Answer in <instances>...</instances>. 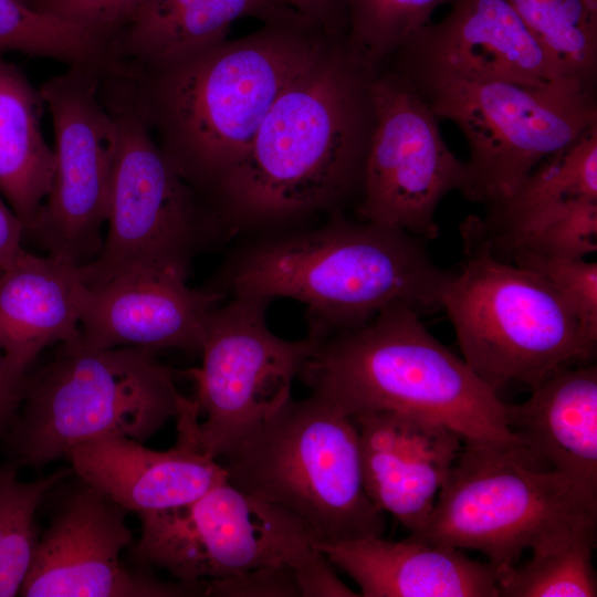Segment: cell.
<instances>
[{
	"label": "cell",
	"mask_w": 597,
	"mask_h": 597,
	"mask_svg": "<svg viewBox=\"0 0 597 597\" xmlns=\"http://www.w3.org/2000/svg\"><path fill=\"white\" fill-rule=\"evenodd\" d=\"M376 72L346 39L286 87L202 200L222 234L277 231L357 201L374 129Z\"/></svg>",
	"instance_id": "obj_1"
},
{
	"label": "cell",
	"mask_w": 597,
	"mask_h": 597,
	"mask_svg": "<svg viewBox=\"0 0 597 597\" xmlns=\"http://www.w3.org/2000/svg\"><path fill=\"white\" fill-rule=\"evenodd\" d=\"M337 41L298 15L167 63L115 72L163 154L203 200L277 97Z\"/></svg>",
	"instance_id": "obj_2"
},
{
	"label": "cell",
	"mask_w": 597,
	"mask_h": 597,
	"mask_svg": "<svg viewBox=\"0 0 597 597\" xmlns=\"http://www.w3.org/2000/svg\"><path fill=\"white\" fill-rule=\"evenodd\" d=\"M448 274L433 262L426 240L336 213L323 226L277 230L247 245L228 263L221 285L211 289L296 300L307 307L308 332L325 339L365 325L396 303L419 313L440 307Z\"/></svg>",
	"instance_id": "obj_3"
},
{
	"label": "cell",
	"mask_w": 597,
	"mask_h": 597,
	"mask_svg": "<svg viewBox=\"0 0 597 597\" xmlns=\"http://www.w3.org/2000/svg\"><path fill=\"white\" fill-rule=\"evenodd\" d=\"M298 376L350 417L395 412L442 425L463 441L520 444L509 428V405L406 303L325 338Z\"/></svg>",
	"instance_id": "obj_4"
},
{
	"label": "cell",
	"mask_w": 597,
	"mask_h": 597,
	"mask_svg": "<svg viewBox=\"0 0 597 597\" xmlns=\"http://www.w3.org/2000/svg\"><path fill=\"white\" fill-rule=\"evenodd\" d=\"M219 462L227 481L281 506L318 541L383 536L363 481L354 419L317 394L290 398Z\"/></svg>",
	"instance_id": "obj_5"
},
{
	"label": "cell",
	"mask_w": 597,
	"mask_h": 597,
	"mask_svg": "<svg viewBox=\"0 0 597 597\" xmlns=\"http://www.w3.org/2000/svg\"><path fill=\"white\" fill-rule=\"evenodd\" d=\"M184 399L175 371L153 350L61 344L50 364L28 376L7 431L10 463L41 469L73 446L109 433L146 440L176 418Z\"/></svg>",
	"instance_id": "obj_6"
},
{
	"label": "cell",
	"mask_w": 597,
	"mask_h": 597,
	"mask_svg": "<svg viewBox=\"0 0 597 597\" xmlns=\"http://www.w3.org/2000/svg\"><path fill=\"white\" fill-rule=\"evenodd\" d=\"M464 260L440 295L463 360L499 392L532 389L557 370L591 359L597 341L562 296L535 273L462 238Z\"/></svg>",
	"instance_id": "obj_7"
},
{
	"label": "cell",
	"mask_w": 597,
	"mask_h": 597,
	"mask_svg": "<svg viewBox=\"0 0 597 597\" xmlns=\"http://www.w3.org/2000/svg\"><path fill=\"white\" fill-rule=\"evenodd\" d=\"M103 104L117 126L107 231L98 255L78 266L90 287L133 271L186 280L196 254L221 232L207 206L158 147L127 80L107 72Z\"/></svg>",
	"instance_id": "obj_8"
},
{
	"label": "cell",
	"mask_w": 597,
	"mask_h": 597,
	"mask_svg": "<svg viewBox=\"0 0 597 597\" xmlns=\"http://www.w3.org/2000/svg\"><path fill=\"white\" fill-rule=\"evenodd\" d=\"M597 516L594 498L516 443L463 441L438 500L410 540L488 556L495 570L557 530Z\"/></svg>",
	"instance_id": "obj_9"
},
{
	"label": "cell",
	"mask_w": 597,
	"mask_h": 597,
	"mask_svg": "<svg viewBox=\"0 0 597 597\" xmlns=\"http://www.w3.org/2000/svg\"><path fill=\"white\" fill-rule=\"evenodd\" d=\"M411 84L437 118L454 123L463 134L470 155L460 192L489 209L597 124L595 86L574 78L537 85L455 80Z\"/></svg>",
	"instance_id": "obj_10"
},
{
	"label": "cell",
	"mask_w": 597,
	"mask_h": 597,
	"mask_svg": "<svg viewBox=\"0 0 597 597\" xmlns=\"http://www.w3.org/2000/svg\"><path fill=\"white\" fill-rule=\"evenodd\" d=\"M270 301L234 295L208 320L196 379L199 407L176 417L179 436L220 460L291 398V387L324 341L310 333L296 341L273 334L265 318Z\"/></svg>",
	"instance_id": "obj_11"
},
{
	"label": "cell",
	"mask_w": 597,
	"mask_h": 597,
	"mask_svg": "<svg viewBox=\"0 0 597 597\" xmlns=\"http://www.w3.org/2000/svg\"><path fill=\"white\" fill-rule=\"evenodd\" d=\"M138 516L136 557L189 586L264 566L294 568L318 541L294 514L227 480L189 504Z\"/></svg>",
	"instance_id": "obj_12"
},
{
	"label": "cell",
	"mask_w": 597,
	"mask_h": 597,
	"mask_svg": "<svg viewBox=\"0 0 597 597\" xmlns=\"http://www.w3.org/2000/svg\"><path fill=\"white\" fill-rule=\"evenodd\" d=\"M105 72L69 66L39 88L53 124L54 175L24 239L76 266L98 255L108 218L118 134L100 95Z\"/></svg>",
	"instance_id": "obj_13"
},
{
	"label": "cell",
	"mask_w": 597,
	"mask_h": 597,
	"mask_svg": "<svg viewBox=\"0 0 597 597\" xmlns=\"http://www.w3.org/2000/svg\"><path fill=\"white\" fill-rule=\"evenodd\" d=\"M371 92L375 122L356 213L362 221L433 240L438 206L461 190L464 163L449 149L438 118L408 78L383 66Z\"/></svg>",
	"instance_id": "obj_14"
},
{
	"label": "cell",
	"mask_w": 597,
	"mask_h": 597,
	"mask_svg": "<svg viewBox=\"0 0 597 597\" xmlns=\"http://www.w3.org/2000/svg\"><path fill=\"white\" fill-rule=\"evenodd\" d=\"M127 511L83 483L39 540L20 588L24 597L206 596V588L129 572L121 553L133 543Z\"/></svg>",
	"instance_id": "obj_15"
},
{
	"label": "cell",
	"mask_w": 597,
	"mask_h": 597,
	"mask_svg": "<svg viewBox=\"0 0 597 597\" xmlns=\"http://www.w3.org/2000/svg\"><path fill=\"white\" fill-rule=\"evenodd\" d=\"M383 66L413 83L537 85L569 78L546 56L507 0H452L443 19L416 31Z\"/></svg>",
	"instance_id": "obj_16"
},
{
	"label": "cell",
	"mask_w": 597,
	"mask_h": 597,
	"mask_svg": "<svg viewBox=\"0 0 597 597\" xmlns=\"http://www.w3.org/2000/svg\"><path fill=\"white\" fill-rule=\"evenodd\" d=\"M224 294L191 289L167 272L139 270L86 287L80 344L92 349L176 348L200 353L212 311Z\"/></svg>",
	"instance_id": "obj_17"
},
{
	"label": "cell",
	"mask_w": 597,
	"mask_h": 597,
	"mask_svg": "<svg viewBox=\"0 0 597 597\" xmlns=\"http://www.w3.org/2000/svg\"><path fill=\"white\" fill-rule=\"evenodd\" d=\"M359 437L365 491L410 533L429 517L463 443L453 430L387 411L352 417Z\"/></svg>",
	"instance_id": "obj_18"
},
{
	"label": "cell",
	"mask_w": 597,
	"mask_h": 597,
	"mask_svg": "<svg viewBox=\"0 0 597 597\" xmlns=\"http://www.w3.org/2000/svg\"><path fill=\"white\" fill-rule=\"evenodd\" d=\"M64 458L84 484L137 515L189 504L227 480L218 460L180 437L157 451L109 433L73 446Z\"/></svg>",
	"instance_id": "obj_19"
},
{
	"label": "cell",
	"mask_w": 597,
	"mask_h": 597,
	"mask_svg": "<svg viewBox=\"0 0 597 597\" xmlns=\"http://www.w3.org/2000/svg\"><path fill=\"white\" fill-rule=\"evenodd\" d=\"M315 545L363 597H500L495 568L462 549L381 536Z\"/></svg>",
	"instance_id": "obj_20"
},
{
	"label": "cell",
	"mask_w": 597,
	"mask_h": 597,
	"mask_svg": "<svg viewBox=\"0 0 597 597\" xmlns=\"http://www.w3.org/2000/svg\"><path fill=\"white\" fill-rule=\"evenodd\" d=\"M509 405V428L542 467L597 498V368L564 367Z\"/></svg>",
	"instance_id": "obj_21"
},
{
	"label": "cell",
	"mask_w": 597,
	"mask_h": 597,
	"mask_svg": "<svg viewBox=\"0 0 597 597\" xmlns=\"http://www.w3.org/2000/svg\"><path fill=\"white\" fill-rule=\"evenodd\" d=\"M86 287L78 266L25 249L0 269V353L17 373L50 345L80 342Z\"/></svg>",
	"instance_id": "obj_22"
},
{
	"label": "cell",
	"mask_w": 597,
	"mask_h": 597,
	"mask_svg": "<svg viewBox=\"0 0 597 597\" xmlns=\"http://www.w3.org/2000/svg\"><path fill=\"white\" fill-rule=\"evenodd\" d=\"M298 15L272 0H136L107 52L114 67L155 66L228 39L241 18L268 23Z\"/></svg>",
	"instance_id": "obj_23"
},
{
	"label": "cell",
	"mask_w": 597,
	"mask_h": 597,
	"mask_svg": "<svg viewBox=\"0 0 597 597\" xmlns=\"http://www.w3.org/2000/svg\"><path fill=\"white\" fill-rule=\"evenodd\" d=\"M583 198H597V124L540 164L485 218L469 216L460 233L503 258L543 222Z\"/></svg>",
	"instance_id": "obj_24"
},
{
	"label": "cell",
	"mask_w": 597,
	"mask_h": 597,
	"mask_svg": "<svg viewBox=\"0 0 597 597\" xmlns=\"http://www.w3.org/2000/svg\"><path fill=\"white\" fill-rule=\"evenodd\" d=\"M44 101L24 72L0 57V193L25 231L45 200L54 175V153L41 119Z\"/></svg>",
	"instance_id": "obj_25"
},
{
	"label": "cell",
	"mask_w": 597,
	"mask_h": 597,
	"mask_svg": "<svg viewBox=\"0 0 597 597\" xmlns=\"http://www.w3.org/2000/svg\"><path fill=\"white\" fill-rule=\"evenodd\" d=\"M597 516L575 521L537 542L522 566L496 570L502 597H595Z\"/></svg>",
	"instance_id": "obj_26"
},
{
	"label": "cell",
	"mask_w": 597,
	"mask_h": 597,
	"mask_svg": "<svg viewBox=\"0 0 597 597\" xmlns=\"http://www.w3.org/2000/svg\"><path fill=\"white\" fill-rule=\"evenodd\" d=\"M566 77L596 85L597 0H507Z\"/></svg>",
	"instance_id": "obj_27"
},
{
	"label": "cell",
	"mask_w": 597,
	"mask_h": 597,
	"mask_svg": "<svg viewBox=\"0 0 597 597\" xmlns=\"http://www.w3.org/2000/svg\"><path fill=\"white\" fill-rule=\"evenodd\" d=\"M4 52L52 59L67 66H112L101 39L18 0H0V53Z\"/></svg>",
	"instance_id": "obj_28"
},
{
	"label": "cell",
	"mask_w": 597,
	"mask_h": 597,
	"mask_svg": "<svg viewBox=\"0 0 597 597\" xmlns=\"http://www.w3.org/2000/svg\"><path fill=\"white\" fill-rule=\"evenodd\" d=\"M69 472L60 470L23 482L14 464L0 465V597L20 593L39 542L35 512Z\"/></svg>",
	"instance_id": "obj_29"
},
{
	"label": "cell",
	"mask_w": 597,
	"mask_h": 597,
	"mask_svg": "<svg viewBox=\"0 0 597 597\" xmlns=\"http://www.w3.org/2000/svg\"><path fill=\"white\" fill-rule=\"evenodd\" d=\"M452 0H345L352 51L374 69L385 65L402 43Z\"/></svg>",
	"instance_id": "obj_30"
},
{
	"label": "cell",
	"mask_w": 597,
	"mask_h": 597,
	"mask_svg": "<svg viewBox=\"0 0 597 597\" xmlns=\"http://www.w3.org/2000/svg\"><path fill=\"white\" fill-rule=\"evenodd\" d=\"M597 250V198L578 199L543 222L502 258L516 252L586 259Z\"/></svg>",
	"instance_id": "obj_31"
},
{
	"label": "cell",
	"mask_w": 597,
	"mask_h": 597,
	"mask_svg": "<svg viewBox=\"0 0 597 597\" xmlns=\"http://www.w3.org/2000/svg\"><path fill=\"white\" fill-rule=\"evenodd\" d=\"M509 262L546 281L568 304L585 332L597 341V263L516 252Z\"/></svg>",
	"instance_id": "obj_32"
},
{
	"label": "cell",
	"mask_w": 597,
	"mask_h": 597,
	"mask_svg": "<svg viewBox=\"0 0 597 597\" xmlns=\"http://www.w3.org/2000/svg\"><path fill=\"white\" fill-rule=\"evenodd\" d=\"M136 0H29L42 13L75 24L105 42L122 25Z\"/></svg>",
	"instance_id": "obj_33"
},
{
	"label": "cell",
	"mask_w": 597,
	"mask_h": 597,
	"mask_svg": "<svg viewBox=\"0 0 597 597\" xmlns=\"http://www.w3.org/2000/svg\"><path fill=\"white\" fill-rule=\"evenodd\" d=\"M295 597L300 596L294 569L289 565L254 568L239 575L206 582V596Z\"/></svg>",
	"instance_id": "obj_34"
},
{
	"label": "cell",
	"mask_w": 597,
	"mask_h": 597,
	"mask_svg": "<svg viewBox=\"0 0 597 597\" xmlns=\"http://www.w3.org/2000/svg\"><path fill=\"white\" fill-rule=\"evenodd\" d=\"M293 569L301 597L359 596L337 577L333 565L317 547Z\"/></svg>",
	"instance_id": "obj_35"
},
{
	"label": "cell",
	"mask_w": 597,
	"mask_h": 597,
	"mask_svg": "<svg viewBox=\"0 0 597 597\" xmlns=\"http://www.w3.org/2000/svg\"><path fill=\"white\" fill-rule=\"evenodd\" d=\"M291 9L306 21L337 40L347 39L348 19L345 0H272Z\"/></svg>",
	"instance_id": "obj_36"
},
{
	"label": "cell",
	"mask_w": 597,
	"mask_h": 597,
	"mask_svg": "<svg viewBox=\"0 0 597 597\" xmlns=\"http://www.w3.org/2000/svg\"><path fill=\"white\" fill-rule=\"evenodd\" d=\"M28 375L17 373L0 353V433L14 422L25 390Z\"/></svg>",
	"instance_id": "obj_37"
},
{
	"label": "cell",
	"mask_w": 597,
	"mask_h": 597,
	"mask_svg": "<svg viewBox=\"0 0 597 597\" xmlns=\"http://www.w3.org/2000/svg\"><path fill=\"white\" fill-rule=\"evenodd\" d=\"M24 226L0 193V269L8 268L24 249Z\"/></svg>",
	"instance_id": "obj_38"
},
{
	"label": "cell",
	"mask_w": 597,
	"mask_h": 597,
	"mask_svg": "<svg viewBox=\"0 0 597 597\" xmlns=\"http://www.w3.org/2000/svg\"><path fill=\"white\" fill-rule=\"evenodd\" d=\"M19 2L29 6V0H18ZM30 7V6H29Z\"/></svg>",
	"instance_id": "obj_39"
}]
</instances>
